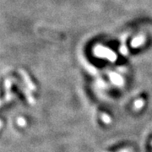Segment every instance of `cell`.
<instances>
[{
	"instance_id": "obj_1",
	"label": "cell",
	"mask_w": 152,
	"mask_h": 152,
	"mask_svg": "<svg viewBox=\"0 0 152 152\" xmlns=\"http://www.w3.org/2000/svg\"><path fill=\"white\" fill-rule=\"evenodd\" d=\"M102 120L103 121V123L105 124H110L111 122H112V119H111V118H110V116H108L107 114L103 113L102 115Z\"/></svg>"
},
{
	"instance_id": "obj_2",
	"label": "cell",
	"mask_w": 152,
	"mask_h": 152,
	"mask_svg": "<svg viewBox=\"0 0 152 152\" xmlns=\"http://www.w3.org/2000/svg\"><path fill=\"white\" fill-rule=\"evenodd\" d=\"M143 106H144V101L143 100H138L134 103V109L140 110L141 107H143Z\"/></svg>"
},
{
	"instance_id": "obj_3",
	"label": "cell",
	"mask_w": 152,
	"mask_h": 152,
	"mask_svg": "<svg viewBox=\"0 0 152 152\" xmlns=\"http://www.w3.org/2000/svg\"><path fill=\"white\" fill-rule=\"evenodd\" d=\"M17 124H18V125H19V126L24 127V126H26V120L24 119L23 118H19L17 119Z\"/></svg>"
},
{
	"instance_id": "obj_4",
	"label": "cell",
	"mask_w": 152,
	"mask_h": 152,
	"mask_svg": "<svg viewBox=\"0 0 152 152\" xmlns=\"http://www.w3.org/2000/svg\"><path fill=\"white\" fill-rule=\"evenodd\" d=\"M119 152H129V150H123V151H120Z\"/></svg>"
}]
</instances>
